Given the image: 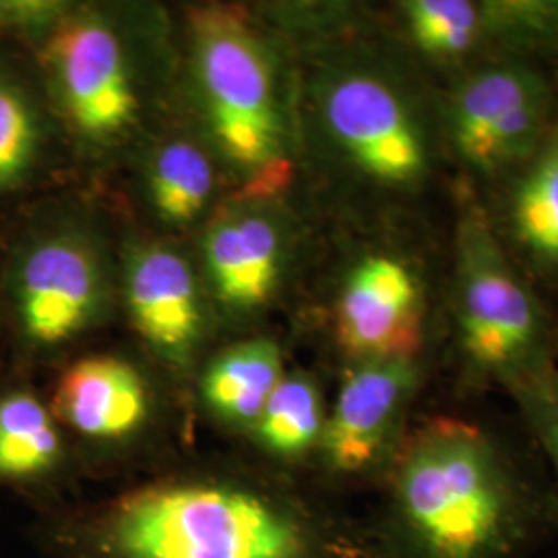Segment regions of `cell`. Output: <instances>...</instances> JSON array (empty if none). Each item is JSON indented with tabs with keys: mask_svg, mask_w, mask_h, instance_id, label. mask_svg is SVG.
Listing matches in <instances>:
<instances>
[{
	"mask_svg": "<svg viewBox=\"0 0 558 558\" xmlns=\"http://www.w3.org/2000/svg\"><path fill=\"white\" fill-rule=\"evenodd\" d=\"M101 558H315V538L279 500L230 482L143 488L114 505L96 532Z\"/></svg>",
	"mask_w": 558,
	"mask_h": 558,
	"instance_id": "obj_1",
	"label": "cell"
},
{
	"mask_svg": "<svg viewBox=\"0 0 558 558\" xmlns=\"http://www.w3.org/2000/svg\"><path fill=\"white\" fill-rule=\"evenodd\" d=\"M399 511L424 558H486L513 521L509 480L474 424L439 418L408 445L396 480Z\"/></svg>",
	"mask_w": 558,
	"mask_h": 558,
	"instance_id": "obj_2",
	"label": "cell"
},
{
	"mask_svg": "<svg viewBox=\"0 0 558 558\" xmlns=\"http://www.w3.org/2000/svg\"><path fill=\"white\" fill-rule=\"evenodd\" d=\"M197 71L221 151L260 186L286 179L276 83L267 57L239 20L205 13L197 21Z\"/></svg>",
	"mask_w": 558,
	"mask_h": 558,
	"instance_id": "obj_3",
	"label": "cell"
},
{
	"mask_svg": "<svg viewBox=\"0 0 558 558\" xmlns=\"http://www.w3.org/2000/svg\"><path fill=\"white\" fill-rule=\"evenodd\" d=\"M456 299L461 345L478 366L509 377L542 359L538 302L478 209L459 221Z\"/></svg>",
	"mask_w": 558,
	"mask_h": 558,
	"instance_id": "obj_4",
	"label": "cell"
},
{
	"mask_svg": "<svg viewBox=\"0 0 558 558\" xmlns=\"http://www.w3.org/2000/svg\"><path fill=\"white\" fill-rule=\"evenodd\" d=\"M546 77L519 62L490 64L461 81L447 104V133L459 158L480 174L530 160L550 129Z\"/></svg>",
	"mask_w": 558,
	"mask_h": 558,
	"instance_id": "obj_5",
	"label": "cell"
},
{
	"mask_svg": "<svg viewBox=\"0 0 558 558\" xmlns=\"http://www.w3.org/2000/svg\"><path fill=\"white\" fill-rule=\"evenodd\" d=\"M329 135L360 172L387 186L426 177L430 141L416 110L391 83L371 73H343L323 94Z\"/></svg>",
	"mask_w": 558,
	"mask_h": 558,
	"instance_id": "obj_6",
	"label": "cell"
},
{
	"mask_svg": "<svg viewBox=\"0 0 558 558\" xmlns=\"http://www.w3.org/2000/svg\"><path fill=\"white\" fill-rule=\"evenodd\" d=\"M46 59L60 104L83 135L112 137L137 114V92L119 36L92 17H60Z\"/></svg>",
	"mask_w": 558,
	"mask_h": 558,
	"instance_id": "obj_7",
	"label": "cell"
},
{
	"mask_svg": "<svg viewBox=\"0 0 558 558\" xmlns=\"http://www.w3.org/2000/svg\"><path fill=\"white\" fill-rule=\"evenodd\" d=\"M424 302L412 269L387 255L360 260L338 302V338L359 362L414 360L422 343Z\"/></svg>",
	"mask_w": 558,
	"mask_h": 558,
	"instance_id": "obj_8",
	"label": "cell"
},
{
	"mask_svg": "<svg viewBox=\"0 0 558 558\" xmlns=\"http://www.w3.org/2000/svg\"><path fill=\"white\" fill-rule=\"evenodd\" d=\"M98 260L73 239L34 244L15 269L13 292L25 336L57 345L80 333L100 300Z\"/></svg>",
	"mask_w": 558,
	"mask_h": 558,
	"instance_id": "obj_9",
	"label": "cell"
},
{
	"mask_svg": "<svg viewBox=\"0 0 558 558\" xmlns=\"http://www.w3.org/2000/svg\"><path fill=\"white\" fill-rule=\"evenodd\" d=\"M416 379L414 360L360 362L348 375L320 437L333 470L354 474L379 458Z\"/></svg>",
	"mask_w": 558,
	"mask_h": 558,
	"instance_id": "obj_10",
	"label": "cell"
},
{
	"mask_svg": "<svg viewBox=\"0 0 558 558\" xmlns=\"http://www.w3.org/2000/svg\"><path fill=\"white\" fill-rule=\"evenodd\" d=\"M126 300L141 336L158 352L180 359L199 338L197 279L177 251L151 246L129 267Z\"/></svg>",
	"mask_w": 558,
	"mask_h": 558,
	"instance_id": "obj_11",
	"label": "cell"
},
{
	"mask_svg": "<svg viewBox=\"0 0 558 558\" xmlns=\"http://www.w3.org/2000/svg\"><path fill=\"white\" fill-rule=\"evenodd\" d=\"M149 398L135 366L112 356L75 362L60 379L57 412L83 437L124 439L147 418Z\"/></svg>",
	"mask_w": 558,
	"mask_h": 558,
	"instance_id": "obj_12",
	"label": "cell"
},
{
	"mask_svg": "<svg viewBox=\"0 0 558 558\" xmlns=\"http://www.w3.org/2000/svg\"><path fill=\"white\" fill-rule=\"evenodd\" d=\"M205 259L216 292L226 304L248 311L265 304L278 283L281 239L263 216H236L214 226Z\"/></svg>",
	"mask_w": 558,
	"mask_h": 558,
	"instance_id": "obj_13",
	"label": "cell"
},
{
	"mask_svg": "<svg viewBox=\"0 0 558 558\" xmlns=\"http://www.w3.org/2000/svg\"><path fill=\"white\" fill-rule=\"evenodd\" d=\"M283 377L278 345L257 339L234 345L214 360L203 375L201 391L221 420L255 424Z\"/></svg>",
	"mask_w": 558,
	"mask_h": 558,
	"instance_id": "obj_14",
	"label": "cell"
},
{
	"mask_svg": "<svg viewBox=\"0 0 558 558\" xmlns=\"http://www.w3.org/2000/svg\"><path fill=\"white\" fill-rule=\"evenodd\" d=\"M511 226L534 259L558 271V122L523 163L511 197Z\"/></svg>",
	"mask_w": 558,
	"mask_h": 558,
	"instance_id": "obj_15",
	"label": "cell"
},
{
	"mask_svg": "<svg viewBox=\"0 0 558 558\" xmlns=\"http://www.w3.org/2000/svg\"><path fill=\"white\" fill-rule=\"evenodd\" d=\"M57 420L29 391L0 398V482H23L48 474L60 458Z\"/></svg>",
	"mask_w": 558,
	"mask_h": 558,
	"instance_id": "obj_16",
	"label": "cell"
},
{
	"mask_svg": "<svg viewBox=\"0 0 558 558\" xmlns=\"http://www.w3.org/2000/svg\"><path fill=\"white\" fill-rule=\"evenodd\" d=\"M263 447L278 458H300L320 442L325 414L317 385L304 375L283 377L255 422Z\"/></svg>",
	"mask_w": 558,
	"mask_h": 558,
	"instance_id": "obj_17",
	"label": "cell"
},
{
	"mask_svg": "<svg viewBox=\"0 0 558 558\" xmlns=\"http://www.w3.org/2000/svg\"><path fill=\"white\" fill-rule=\"evenodd\" d=\"M403 13L414 44L440 60L468 54L493 25L490 4L470 0H412L403 4Z\"/></svg>",
	"mask_w": 558,
	"mask_h": 558,
	"instance_id": "obj_18",
	"label": "cell"
},
{
	"mask_svg": "<svg viewBox=\"0 0 558 558\" xmlns=\"http://www.w3.org/2000/svg\"><path fill=\"white\" fill-rule=\"evenodd\" d=\"M149 189L156 209L166 220H195L214 191L211 161L193 143L172 141L161 147L151 163Z\"/></svg>",
	"mask_w": 558,
	"mask_h": 558,
	"instance_id": "obj_19",
	"label": "cell"
},
{
	"mask_svg": "<svg viewBox=\"0 0 558 558\" xmlns=\"http://www.w3.org/2000/svg\"><path fill=\"white\" fill-rule=\"evenodd\" d=\"M40 147L36 110L15 83L0 77V191L20 182Z\"/></svg>",
	"mask_w": 558,
	"mask_h": 558,
	"instance_id": "obj_20",
	"label": "cell"
},
{
	"mask_svg": "<svg viewBox=\"0 0 558 558\" xmlns=\"http://www.w3.org/2000/svg\"><path fill=\"white\" fill-rule=\"evenodd\" d=\"M558 472V373L544 360L507 377Z\"/></svg>",
	"mask_w": 558,
	"mask_h": 558,
	"instance_id": "obj_21",
	"label": "cell"
},
{
	"mask_svg": "<svg viewBox=\"0 0 558 558\" xmlns=\"http://www.w3.org/2000/svg\"><path fill=\"white\" fill-rule=\"evenodd\" d=\"M57 2H0V29H38L60 20Z\"/></svg>",
	"mask_w": 558,
	"mask_h": 558,
	"instance_id": "obj_22",
	"label": "cell"
},
{
	"mask_svg": "<svg viewBox=\"0 0 558 558\" xmlns=\"http://www.w3.org/2000/svg\"><path fill=\"white\" fill-rule=\"evenodd\" d=\"M557 41H558V36H557Z\"/></svg>",
	"mask_w": 558,
	"mask_h": 558,
	"instance_id": "obj_23",
	"label": "cell"
}]
</instances>
